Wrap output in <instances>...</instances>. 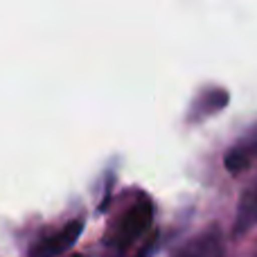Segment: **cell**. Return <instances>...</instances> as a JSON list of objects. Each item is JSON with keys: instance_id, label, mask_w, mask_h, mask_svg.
I'll use <instances>...</instances> for the list:
<instances>
[{"instance_id": "1", "label": "cell", "mask_w": 257, "mask_h": 257, "mask_svg": "<svg viewBox=\"0 0 257 257\" xmlns=\"http://www.w3.org/2000/svg\"><path fill=\"white\" fill-rule=\"evenodd\" d=\"M149 226H151V203H149V199L140 196L124 212V217L120 219V223H117L115 232L111 237V248L117 255L126 253L128 246L136 239H140Z\"/></svg>"}, {"instance_id": "2", "label": "cell", "mask_w": 257, "mask_h": 257, "mask_svg": "<svg viewBox=\"0 0 257 257\" xmlns=\"http://www.w3.org/2000/svg\"><path fill=\"white\" fill-rule=\"evenodd\" d=\"M81 230H84V223L77 219V221L66 223L63 228L45 235L43 239H39L30 250V257H59L61 253H66L77 239H79Z\"/></svg>"}, {"instance_id": "3", "label": "cell", "mask_w": 257, "mask_h": 257, "mask_svg": "<svg viewBox=\"0 0 257 257\" xmlns=\"http://www.w3.org/2000/svg\"><path fill=\"white\" fill-rule=\"evenodd\" d=\"M226 244L219 228H208L205 232L192 237L183 248H178L174 257H223Z\"/></svg>"}, {"instance_id": "4", "label": "cell", "mask_w": 257, "mask_h": 257, "mask_svg": "<svg viewBox=\"0 0 257 257\" xmlns=\"http://www.w3.org/2000/svg\"><path fill=\"white\" fill-rule=\"evenodd\" d=\"M257 226V181H253L244 192L237 203L235 214V235H246Z\"/></svg>"}, {"instance_id": "5", "label": "cell", "mask_w": 257, "mask_h": 257, "mask_svg": "<svg viewBox=\"0 0 257 257\" xmlns=\"http://www.w3.org/2000/svg\"><path fill=\"white\" fill-rule=\"evenodd\" d=\"M257 156V133H253V138H248V142L235 147V149L228 151L226 156V167L230 172H241L246 169Z\"/></svg>"}, {"instance_id": "6", "label": "cell", "mask_w": 257, "mask_h": 257, "mask_svg": "<svg viewBox=\"0 0 257 257\" xmlns=\"http://www.w3.org/2000/svg\"><path fill=\"white\" fill-rule=\"evenodd\" d=\"M72 257H81V255H72Z\"/></svg>"}]
</instances>
